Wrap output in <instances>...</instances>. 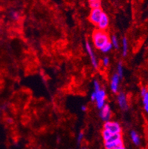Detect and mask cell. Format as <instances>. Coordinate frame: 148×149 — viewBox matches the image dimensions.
<instances>
[{"instance_id": "6da1fadb", "label": "cell", "mask_w": 148, "mask_h": 149, "mask_svg": "<svg viewBox=\"0 0 148 149\" xmlns=\"http://www.w3.org/2000/svg\"><path fill=\"white\" fill-rule=\"evenodd\" d=\"M92 42L97 49H100L107 43L110 42V35L106 31L96 29L92 33Z\"/></svg>"}, {"instance_id": "d6986e66", "label": "cell", "mask_w": 148, "mask_h": 149, "mask_svg": "<svg viewBox=\"0 0 148 149\" xmlns=\"http://www.w3.org/2000/svg\"><path fill=\"white\" fill-rule=\"evenodd\" d=\"M110 136L111 134L108 131V130L103 129L102 131H101V136H102V139H104V142L108 140V139L110 137Z\"/></svg>"}, {"instance_id": "4316f807", "label": "cell", "mask_w": 148, "mask_h": 149, "mask_svg": "<svg viewBox=\"0 0 148 149\" xmlns=\"http://www.w3.org/2000/svg\"><path fill=\"white\" fill-rule=\"evenodd\" d=\"M81 149H88V148H81Z\"/></svg>"}, {"instance_id": "cb8c5ba5", "label": "cell", "mask_w": 148, "mask_h": 149, "mask_svg": "<svg viewBox=\"0 0 148 149\" xmlns=\"http://www.w3.org/2000/svg\"><path fill=\"white\" fill-rule=\"evenodd\" d=\"M90 100H91V101L95 102V100H96V93H95V91H93L90 94Z\"/></svg>"}, {"instance_id": "8fae6325", "label": "cell", "mask_w": 148, "mask_h": 149, "mask_svg": "<svg viewBox=\"0 0 148 149\" xmlns=\"http://www.w3.org/2000/svg\"><path fill=\"white\" fill-rule=\"evenodd\" d=\"M124 146L123 139H119L113 143H104V148L105 149H118Z\"/></svg>"}, {"instance_id": "5bb4252c", "label": "cell", "mask_w": 148, "mask_h": 149, "mask_svg": "<svg viewBox=\"0 0 148 149\" xmlns=\"http://www.w3.org/2000/svg\"><path fill=\"white\" fill-rule=\"evenodd\" d=\"M88 5L92 9L101 8V1L100 0H90L88 1Z\"/></svg>"}, {"instance_id": "8992f818", "label": "cell", "mask_w": 148, "mask_h": 149, "mask_svg": "<svg viewBox=\"0 0 148 149\" xmlns=\"http://www.w3.org/2000/svg\"><path fill=\"white\" fill-rule=\"evenodd\" d=\"M103 10L101 8L98 9H92L90 12L89 17H88V19L92 24L96 25H98V23L99 22L100 18H101V15L103 13Z\"/></svg>"}, {"instance_id": "7402d4cb", "label": "cell", "mask_w": 148, "mask_h": 149, "mask_svg": "<svg viewBox=\"0 0 148 149\" xmlns=\"http://www.w3.org/2000/svg\"><path fill=\"white\" fill-rule=\"evenodd\" d=\"M102 65L104 66V67H108L110 65V59L107 56L104 57L102 59Z\"/></svg>"}, {"instance_id": "e0dca14e", "label": "cell", "mask_w": 148, "mask_h": 149, "mask_svg": "<svg viewBox=\"0 0 148 149\" xmlns=\"http://www.w3.org/2000/svg\"><path fill=\"white\" fill-rule=\"evenodd\" d=\"M116 74H118L119 77L122 79L124 75V66L122 62H119L117 65V67H116Z\"/></svg>"}, {"instance_id": "ffe728a7", "label": "cell", "mask_w": 148, "mask_h": 149, "mask_svg": "<svg viewBox=\"0 0 148 149\" xmlns=\"http://www.w3.org/2000/svg\"><path fill=\"white\" fill-rule=\"evenodd\" d=\"M10 16L15 21H17V20H19L20 19L19 13L18 11H16V10H12V11H10Z\"/></svg>"}, {"instance_id": "ba28073f", "label": "cell", "mask_w": 148, "mask_h": 149, "mask_svg": "<svg viewBox=\"0 0 148 149\" xmlns=\"http://www.w3.org/2000/svg\"><path fill=\"white\" fill-rule=\"evenodd\" d=\"M120 81L121 78L118 76V74L116 73L112 76L110 79V91L113 93H118L119 90Z\"/></svg>"}, {"instance_id": "30bf717a", "label": "cell", "mask_w": 148, "mask_h": 149, "mask_svg": "<svg viewBox=\"0 0 148 149\" xmlns=\"http://www.w3.org/2000/svg\"><path fill=\"white\" fill-rule=\"evenodd\" d=\"M141 96L142 97V104H143L144 111L148 114V90L147 88L142 87L141 88Z\"/></svg>"}, {"instance_id": "5b68a950", "label": "cell", "mask_w": 148, "mask_h": 149, "mask_svg": "<svg viewBox=\"0 0 148 149\" xmlns=\"http://www.w3.org/2000/svg\"><path fill=\"white\" fill-rule=\"evenodd\" d=\"M85 49H86V51L88 52L92 65L93 66L94 68L97 69L99 68V62H98L97 58H96L94 51H93V47H92L91 44L88 41H86V42H85Z\"/></svg>"}, {"instance_id": "9a60e30c", "label": "cell", "mask_w": 148, "mask_h": 149, "mask_svg": "<svg viewBox=\"0 0 148 149\" xmlns=\"http://www.w3.org/2000/svg\"><path fill=\"white\" fill-rule=\"evenodd\" d=\"M110 42L112 45L113 48H116V49H119V39H118L117 36L116 35H112L110 36Z\"/></svg>"}, {"instance_id": "ac0fdd59", "label": "cell", "mask_w": 148, "mask_h": 149, "mask_svg": "<svg viewBox=\"0 0 148 149\" xmlns=\"http://www.w3.org/2000/svg\"><path fill=\"white\" fill-rule=\"evenodd\" d=\"M113 48V46H112V45H111V43L108 42V43H107V44L104 45L102 48H100L99 50L101 51V52L104 53V54H107V53L110 52V51Z\"/></svg>"}, {"instance_id": "3957f363", "label": "cell", "mask_w": 148, "mask_h": 149, "mask_svg": "<svg viewBox=\"0 0 148 149\" xmlns=\"http://www.w3.org/2000/svg\"><path fill=\"white\" fill-rule=\"evenodd\" d=\"M96 93V100L95 103L98 109H101L106 104V99H107V93L104 89L101 88L98 91H95Z\"/></svg>"}, {"instance_id": "52a82bcc", "label": "cell", "mask_w": 148, "mask_h": 149, "mask_svg": "<svg viewBox=\"0 0 148 149\" xmlns=\"http://www.w3.org/2000/svg\"><path fill=\"white\" fill-rule=\"evenodd\" d=\"M99 117L103 122H108L110 120L112 117V111H111L110 106L108 104H105L102 108L99 110Z\"/></svg>"}, {"instance_id": "7a4b0ae2", "label": "cell", "mask_w": 148, "mask_h": 149, "mask_svg": "<svg viewBox=\"0 0 148 149\" xmlns=\"http://www.w3.org/2000/svg\"><path fill=\"white\" fill-rule=\"evenodd\" d=\"M103 129L108 130L111 134H122V128L118 122L116 121H110L105 122L103 125Z\"/></svg>"}, {"instance_id": "d4e9b609", "label": "cell", "mask_w": 148, "mask_h": 149, "mask_svg": "<svg viewBox=\"0 0 148 149\" xmlns=\"http://www.w3.org/2000/svg\"><path fill=\"white\" fill-rule=\"evenodd\" d=\"M81 111H84V112L87 111H88V107H87L86 105H81Z\"/></svg>"}, {"instance_id": "484cf974", "label": "cell", "mask_w": 148, "mask_h": 149, "mask_svg": "<svg viewBox=\"0 0 148 149\" xmlns=\"http://www.w3.org/2000/svg\"><path fill=\"white\" fill-rule=\"evenodd\" d=\"M118 149H127V148H126L124 147V146H122V147L119 148H118Z\"/></svg>"}, {"instance_id": "2e32d148", "label": "cell", "mask_w": 148, "mask_h": 149, "mask_svg": "<svg viewBox=\"0 0 148 149\" xmlns=\"http://www.w3.org/2000/svg\"><path fill=\"white\" fill-rule=\"evenodd\" d=\"M121 139H122V134H111L110 137L104 143H113Z\"/></svg>"}, {"instance_id": "4fadbf2b", "label": "cell", "mask_w": 148, "mask_h": 149, "mask_svg": "<svg viewBox=\"0 0 148 149\" xmlns=\"http://www.w3.org/2000/svg\"><path fill=\"white\" fill-rule=\"evenodd\" d=\"M129 50V43L127 37H123L122 40V56L125 57L128 54Z\"/></svg>"}, {"instance_id": "603a6c76", "label": "cell", "mask_w": 148, "mask_h": 149, "mask_svg": "<svg viewBox=\"0 0 148 149\" xmlns=\"http://www.w3.org/2000/svg\"><path fill=\"white\" fill-rule=\"evenodd\" d=\"M84 139V133L82 132V131H81V132H79V134L78 136H77V143H78V144H80V143H81V141L83 140Z\"/></svg>"}, {"instance_id": "277c9868", "label": "cell", "mask_w": 148, "mask_h": 149, "mask_svg": "<svg viewBox=\"0 0 148 149\" xmlns=\"http://www.w3.org/2000/svg\"><path fill=\"white\" fill-rule=\"evenodd\" d=\"M117 103L121 110L126 111L129 109V103L127 96L124 92L121 91L117 95Z\"/></svg>"}, {"instance_id": "44dd1931", "label": "cell", "mask_w": 148, "mask_h": 149, "mask_svg": "<svg viewBox=\"0 0 148 149\" xmlns=\"http://www.w3.org/2000/svg\"><path fill=\"white\" fill-rule=\"evenodd\" d=\"M93 87H94V91H98L101 89V85L98 80L93 81Z\"/></svg>"}, {"instance_id": "7c38bea8", "label": "cell", "mask_w": 148, "mask_h": 149, "mask_svg": "<svg viewBox=\"0 0 148 149\" xmlns=\"http://www.w3.org/2000/svg\"><path fill=\"white\" fill-rule=\"evenodd\" d=\"M130 139H131V141H132L133 143L135 146H140L141 143H142V140H141L140 136H139V134H138L136 131H134V130H132L130 133Z\"/></svg>"}, {"instance_id": "9c48e42d", "label": "cell", "mask_w": 148, "mask_h": 149, "mask_svg": "<svg viewBox=\"0 0 148 149\" xmlns=\"http://www.w3.org/2000/svg\"><path fill=\"white\" fill-rule=\"evenodd\" d=\"M110 24V19L109 17L108 16L107 13H105L104 12H103L102 15H101V18H100L99 22L98 23L97 29L101 30V31H106L108 29V26H109Z\"/></svg>"}]
</instances>
